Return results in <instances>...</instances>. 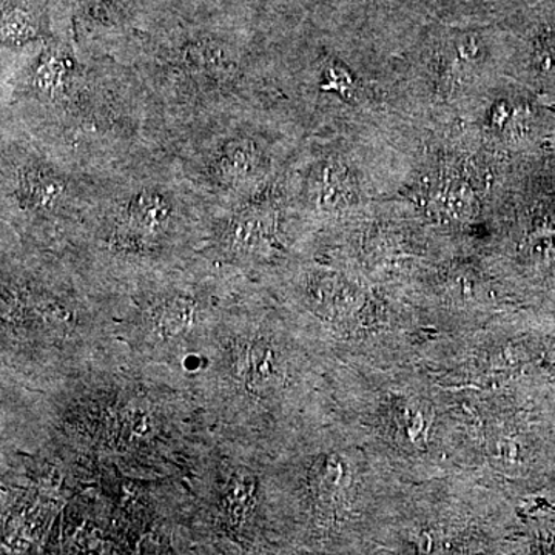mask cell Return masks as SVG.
I'll use <instances>...</instances> for the list:
<instances>
[{
	"mask_svg": "<svg viewBox=\"0 0 555 555\" xmlns=\"http://www.w3.org/2000/svg\"><path fill=\"white\" fill-rule=\"evenodd\" d=\"M506 116H507V113L505 112V105H500V107L495 109L494 119H499V120H496V122L503 124V122H505Z\"/></svg>",
	"mask_w": 555,
	"mask_h": 555,
	"instance_id": "obj_8",
	"label": "cell"
},
{
	"mask_svg": "<svg viewBox=\"0 0 555 555\" xmlns=\"http://www.w3.org/2000/svg\"><path fill=\"white\" fill-rule=\"evenodd\" d=\"M64 33L50 30L49 22L39 11L20 2L10 3L3 9L2 20V61L17 56L22 51L46 42Z\"/></svg>",
	"mask_w": 555,
	"mask_h": 555,
	"instance_id": "obj_6",
	"label": "cell"
},
{
	"mask_svg": "<svg viewBox=\"0 0 555 555\" xmlns=\"http://www.w3.org/2000/svg\"><path fill=\"white\" fill-rule=\"evenodd\" d=\"M2 129L91 173L169 152L170 134L137 75L112 54L57 35L2 61Z\"/></svg>",
	"mask_w": 555,
	"mask_h": 555,
	"instance_id": "obj_1",
	"label": "cell"
},
{
	"mask_svg": "<svg viewBox=\"0 0 555 555\" xmlns=\"http://www.w3.org/2000/svg\"><path fill=\"white\" fill-rule=\"evenodd\" d=\"M169 153L208 204L232 198L272 178V153L258 109L181 131L171 139Z\"/></svg>",
	"mask_w": 555,
	"mask_h": 555,
	"instance_id": "obj_5",
	"label": "cell"
},
{
	"mask_svg": "<svg viewBox=\"0 0 555 555\" xmlns=\"http://www.w3.org/2000/svg\"><path fill=\"white\" fill-rule=\"evenodd\" d=\"M171 139L207 120L254 112L261 101L258 50L243 30L158 27L120 49Z\"/></svg>",
	"mask_w": 555,
	"mask_h": 555,
	"instance_id": "obj_2",
	"label": "cell"
},
{
	"mask_svg": "<svg viewBox=\"0 0 555 555\" xmlns=\"http://www.w3.org/2000/svg\"><path fill=\"white\" fill-rule=\"evenodd\" d=\"M318 90L338 100L350 102L357 98V80L343 62L327 60L323 62L318 79Z\"/></svg>",
	"mask_w": 555,
	"mask_h": 555,
	"instance_id": "obj_7",
	"label": "cell"
},
{
	"mask_svg": "<svg viewBox=\"0 0 555 555\" xmlns=\"http://www.w3.org/2000/svg\"><path fill=\"white\" fill-rule=\"evenodd\" d=\"M207 219L206 198L164 152L104 178L79 238L116 264L153 268L206 243Z\"/></svg>",
	"mask_w": 555,
	"mask_h": 555,
	"instance_id": "obj_3",
	"label": "cell"
},
{
	"mask_svg": "<svg viewBox=\"0 0 555 555\" xmlns=\"http://www.w3.org/2000/svg\"><path fill=\"white\" fill-rule=\"evenodd\" d=\"M107 175L91 173L20 131L2 129L3 219L79 236Z\"/></svg>",
	"mask_w": 555,
	"mask_h": 555,
	"instance_id": "obj_4",
	"label": "cell"
}]
</instances>
